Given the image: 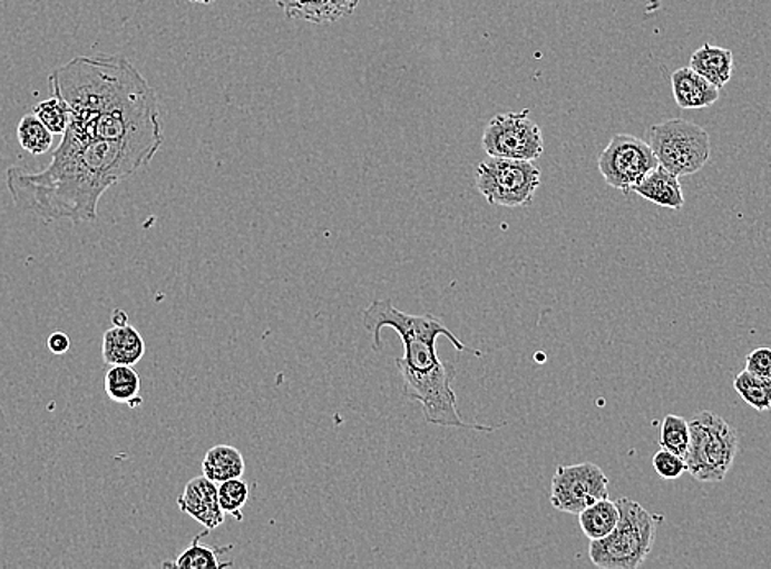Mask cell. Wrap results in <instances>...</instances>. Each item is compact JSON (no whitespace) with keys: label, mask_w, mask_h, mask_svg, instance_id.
<instances>
[{"label":"cell","mask_w":771,"mask_h":569,"mask_svg":"<svg viewBox=\"0 0 771 569\" xmlns=\"http://www.w3.org/2000/svg\"><path fill=\"white\" fill-rule=\"evenodd\" d=\"M191 3H197V6H208V3L217 2V0H189Z\"/></svg>","instance_id":"4dcf8cb0"},{"label":"cell","mask_w":771,"mask_h":569,"mask_svg":"<svg viewBox=\"0 0 771 569\" xmlns=\"http://www.w3.org/2000/svg\"><path fill=\"white\" fill-rule=\"evenodd\" d=\"M658 166L651 145L634 135L611 138L597 158V168L607 186L628 194L653 168Z\"/></svg>","instance_id":"30bf717a"},{"label":"cell","mask_w":771,"mask_h":569,"mask_svg":"<svg viewBox=\"0 0 771 569\" xmlns=\"http://www.w3.org/2000/svg\"><path fill=\"white\" fill-rule=\"evenodd\" d=\"M104 390L107 398L117 404H127L130 408H138L141 404V381L134 366H125V364L110 366L104 377Z\"/></svg>","instance_id":"d6986e66"},{"label":"cell","mask_w":771,"mask_h":569,"mask_svg":"<svg viewBox=\"0 0 771 569\" xmlns=\"http://www.w3.org/2000/svg\"><path fill=\"white\" fill-rule=\"evenodd\" d=\"M208 532H211V530L206 529V532L197 536L196 539L191 541V545L186 548V550L180 551L175 561H166L163 567L179 569H221L234 567L232 561L222 563V561L218 560L221 555L227 553V551H231L232 548H234L232 545L231 547L211 548L204 547V545L199 543L201 539L208 536Z\"/></svg>","instance_id":"ffe728a7"},{"label":"cell","mask_w":771,"mask_h":569,"mask_svg":"<svg viewBox=\"0 0 771 569\" xmlns=\"http://www.w3.org/2000/svg\"><path fill=\"white\" fill-rule=\"evenodd\" d=\"M33 114L47 125L51 134L58 135V137H62L71 124V109L58 94H50V99L38 102L33 107Z\"/></svg>","instance_id":"cb8c5ba5"},{"label":"cell","mask_w":771,"mask_h":569,"mask_svg":"<svg viewBox=\"0 0 771 569\" xmlns=\"http://www.w3.org/2000/svg\"><path fill=\"white\" fill-rule=\"evenodd\" d=\"M690 422L680 415L670 414L663 419L660 429V449L672 451L679 457H686L690 449Z\"/></svg>","instance_id":"d4e9b609"},{"label":"cell","mask_w":771,"mask_h":569,"mask_svg":"<svg viewBox=\"0 0 771 569\" xmlns=\"http://www.w3.org/2000/svg\"><path fill=\"white\" fill-rule=\"evenodd\" d=\"M653 155L660 166L679 178L696 175L711 159L710 134L693 121L668 119L647 130Z\"/></svg>","instance_id":"8992f818"},{"label":"cell","mask_w":771,"mask_h":569,"mask_svg":"<svg viewBox=\"0 0 771 569\" xmlns=\"http://www.w3.org/2000/svg\"><path fill=\"white\" fill-rule=\"evenodd\" d=\"M745 370L759 376L771 377V349L759 346L745 359Z\"/></svg>","instance_id":"83f0119b"},{"label":"cell","mask_w":771,"mask_h":569,"mask_svg":"<svg viewBox=\"0 0 771 569\" xmlns=\"http://www.w3.org/2000/svg\"><path fill=\"white\" fill-rule=\"evenodd\" d=\"M127 321H128V317L124 311H120V308H117V311L114 312V315H113L114 325L128 324Z\"/></svg>","instance_id":"f546056e"},{"label":"cell","mask_w":771,"mask_h":569,"mask_svg":"<svg viewBox=\"0 0 771 569\" xmlns=\"http://www.w3.org/2000/svg\"><path fill=\"white\" fill-rule=\"evenodd\" d=\"M616 504L619 522L609 536L592 540L589 560L603 569L641 568L655 543V516L628 498L617 499Z\"/></svg>","instance_id":"3957f363"},{"label":"cell","mask_w":771,"mask_h":569,"mask_svg":"<svg viewBox=\"0 0 771 569\" xmlns=\"http://www.w3.org/2000/svg\"><path fill=\"white\" fill-rule=\"evenodd\" d=\"M609 498V480L594 463L558 467L552 480L550 502L560 512L578 516L589 506Z\"/></svg>","instance_id":"8fae6325"},{"label":"cell","mask_w":771,"mask_h":569,"mask_svg":"<svg viewBox=\"0 0 771 569\" xmlns=\"http://www.w3.org/2000/svg\"><path fill=\"white\" fill-rule=\"evenodd\" d=\"M145 352L147 346H145L144 336L131 325H114L104 333L103 359L109 366H116V364L135 366L144 359Z\"/></svg>","instance_id":"9a60e30c"},{"label":"cell","mask_w":771,"mask_h":569,"mask_svg":"<svg viewBox=\"0 0 771 569\" xmlns=\"http://www.w3.org/2000/svg\"><path fill=\"white\" fill-rule=\"evenodd\" d=\"M287 19L309 23H332L352 16L360 0H276Z\"/></svg>","instance_id":"4fadbf2b"},{"label":"cell","mask_w":771,"mask_h":569,"mask_svg":"<svg viewBox=\"0 0 771 569\" xmlns=\"http://www.w3.org/2000/svg\"><path fill=\"white\" fill-rule=\"evenodd\" d=\"M245 473V458L242 451L231 445L212 447L203 461V474L215 484L242 478Z\"/></svg>","instance_id":"ac0fdd59"},{"label":"cell","mask_w":771,"mask_h":569,"mask_svg":"<svg viewBox=\"0 0 771 569\" xmlns=\"http://www.w3.org/2000/svg\"><path fill=\"white\" fill-rule=\"evenodd\" d=\"M363 327L370 333L373 339L374 352L381 350V332L384 327L394 328L398 332L399 339H430L437 340L439 336H446L450 340L451 345L457 352L471 353L475 356H482L479 350L471 349L465 345L461 340L455 336L450 328L442 324L440 318L433 317L430 314L411 315L399 311L394 307L391 301L377 300L371 302L361 315Z\"/></svg>","instance_id":"ba28073f"},{"label":"cell","mask_w":771,"mask_h":569,"mask_svg":"<svg viewBox=\"0 0 771 569\" xmlns=\"http://www.w3.org/2000/svg\"><path fill=\"white\" fill-rule=\"evenodd\" d=\"M653 470L662 480H679L686 473V461L672 451L660 449L652 460Z\"/></svg>","instance_id":"4316f807"},{"label":"cell","mask_w":771,"mask_h":569,"mask_svg":"<svg viewBox=\"0 0 771 569\" xmlns=\"http://www.w3.org/2000/svg\"><path fill=\"white\" fill-rule=\"evenodd\" d=\"M55 135L48 130L47 125L38 119L35 114L22 117L17 127V138L20 147L30 155H45L53 147Z\"/></svg>","instance_id":"603a6c76"},{"label":"cell","mask_w":771,"mask_h":569,"mask_svg":"<svg viewBox=\"0 0 771 569\" xmlns=\"http://www.w3.org/2000/svg\"><path fill=\"white\" fill-rule=\"evenodd\" d=\"M540 184V169L533 161L489 156L476 169V187L491 206H529Z\"/></svg>","instance_id":"52a82bcc"},{"label":"cell","mask_w":771,"mask_h":569,"mask_svg":"<svg viewBox=\"0 0 771 569\" xmlns=\"http://www.w3.org/2000/svg\"><path fill=\"white\" fill-rule=\"evenodd\" d=\"M690 68L707 79L715 88L722 89L734 75V55L728 48L704 43L691 57Z\"/></svg>","instance_id":"e0dca14e"},{"label":"cell","mask_w":771,"mask_h":569,"mask_svg":"<svg viewBox=\"0 0 771 569\" xmlns=\"http://www.w3.org/2000/svg\"><path fill=\"white\" fill-rule=\"evenodd\" d=\"M250 499V485L242 478H234L218 484V502L225 516H232L235 520L243 519V508Z\"/></svg>","instance_id":"484cf974"},{"label":"cell","mask_w":771,"mask_h":569,"mask_svg":"<svg viewBox=\"0 0 771 569\" xmlns=\"http://www.w3.org/2000/svg\"><path fill=\"white\" fill-rule=\"evenodd\" d=\"M529 109L523 112L498 114L486 125L482 148L495 158L535 161L544 153L540 127L529 119Z\"/></svg>","instance_id":"9c48e42d"},{"label":"cell","mask_w":771,"mask_h":569,"mask_svg":"<svg viewBox=\"0 0 771 569\" xmlns=\"http://www.w3.org/2000/svg\"><path fill=\"white\" fill-rule=\"evenodd\" d=\"M396 366L402 381V395L422 405L423 418L427 422L432 425L451 426V429L495 432V426L468 423L461 419L457 394L451 386L457 376L451 364L440 360L430 367H412L396 361Z\"/></svg>","instance_id":"277c9868"},{"label":"cell","mask_w":771,"mask_h":569,"mask_svg":"<svg viewBox=\"0 0 771 569\" xmlns=\"http://www.w3.org/2000/svg\"><path fill=\"white\" fill-rule=\"evenodd\" d=\"M734 390L741 395L743 402H746L757 412L770 411L771 377L759 376V374L743 370L735 376Z\"/></svg>","instance_id":"7402d4cb"},{"label":"cell","mask_w":771,"mask_h":569,"mask_svg":"<svg viewBox=\"0 0 771 569\" xmlns=\"http://www.w3.org/2000/svg\"><path fill=\"white\" fill-rule=\"evenodd\" d=\"M71 109L66 135L78 140L134 145L158 153L163 137L158 94L127 58L78 57L48 78Z\"/></svg>","instance_id":"6da1fadb"},{"label":"cell","mask_w":771,"mask_h":569,"mask_svg":"<svg viewBox=\"0 0 771 569\" xmlns=\"http://www.w3.org/2000/svg\"><path fill=\"white\" fill-rule=\"evenodd\" d=\"M156 153L127 144L78 140L62 135L50 165L38 173L10 166L7 189L22 212L45 222L97 220L100 197L149 165Z\"/></svg>","instance_id":"7a4b0ae2"},{"label":"cell","mask_w":771,"mask_h":569,"mask_svg":"<svg viewBox=\"0 0 771 569\" xmlns=\"http://www.w3.org/2000/svg\"><path fill=\"white\" fill-rule=\"evenodd\" d=\"M632 193L638 194L655 206L666 207V209L680 210L684 206L683 189L679 176L660 165L653 168L634 187Z\"/></svg>","instance_id":"2e32d148"},{"label":"cell","mask_w":771,"mask_h":569,"mask_svg":"<svg viewBox=\"0 0 771 569\" xmlns=\"http://www.w3.org/2000/svg\"><path fill=\"white\" fill-rule=\"evenodd\" d=\"M180 512L215 530L225 522V512L218 502V485L206 477L193 478L178 498Z\"/></svg>","instance_id":"7c38bea8"},{"label":"cell","mask_w":771,"mask_h":569,"mask_svg":"<svg viewBox=\"0 0 771 569\" xmlns=\"http://www.w3.org/2000/svg\"><path fill=\"white\" fill-rule=\"evenodd\" d=\"M579 527L589 540L609 536L619 522V508L609 498L589 506L578 513Z\"/></svg>","instance_id":"44dd1931"},{"label":"cell","mask_w":771,"mask_h":569,"mask_svg":"<svg viewBox=\"0 0 771 569\" xmlns=\"http://www.w3.org/2000/svg\"><path fill=\"white\" fill-rule=\"evenodd\" d=\"M672 90L676 106L683 110L707 109L714 106L721 96V89L715 88L690 66L673 72Z\"/></svg>","instance_id":"5bb4252c"},{"label":"cell","mask_w":771,"mask_h":569,"mask_svg":"<svg viewBox=\"0 0 771 569\" xmlns=\"http://www.w3.org/2000/svg\"><path fill=\"white\" fill-rule=\"evenodd\" d=\"M686 473L700 482L725 480L739 453V433L728 420L703 411L690 420Z\"/></svg>","instance_id":"5b68a950"},{"label":"cell","mask_w":771,"mask_h":569,"mask_svg":"<svg viewBox=\"0 0 771 569\" xmlns=\"http://www.w3.org/2000/svg\"><path fill=\"white\" fill-rule=\"evenodd\" d=\"M47 345L53 355H65L71 349V339H69L68 333L58 330V332H53L48 336Z\"/></svg>","instance_id":"f1b7e54d"}]
</instances>
